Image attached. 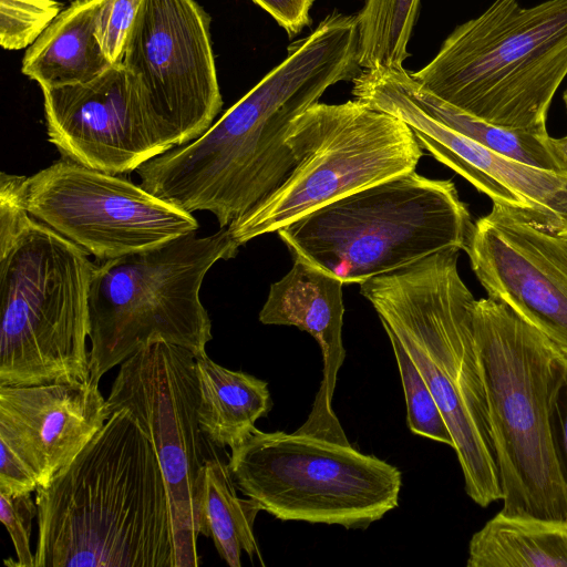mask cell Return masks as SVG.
<instances>
[{
	"label": "cell",
	"mask_w": 567,
	"mask_h": 567,
	"mask_svg": "<svg viewBox=\"0 0 567 567\" xmlns=\"http://www.w3.org/2000/svg\"><path fill=\"white\" fill-rule=\"evenodd\" d=\"M545 144L560 171L567 173V136L556 138L548 135Z\"/></svg>",
	"instance_id": "1f68e13d"
},
{
	"label": "cell",
	"mask_w": 567,
	"mask_h": 567,
	"mask_svg": "<svg viewBox=\"0 0 567 567\" xmlns=\"http://www.w3.org/2000/svg\"><path fill=\"white\" fill-rule=\"evenodd\" d=\"M420 6L421 0H365L355 16L360 68L404 69Z\"/></svg>",
	"instance_id": "cb8c5ba5"
},
{
	"label": "cell",
	"mask_w": 567,
	"mask_h": 567,
	"mask_svg": "<svg viewBox=\"0 0 567 567\" xmlns=\"http://www.w3.org/2000/svg\"><path fill=\"white\" fill-rule=\"evenodd\" d=\"M38 516V507L31 493L9 496L0 493V520L6 526L17 560H4L6 565L18 567H35V555L31 550L30 537L32 522Z\"/></svg>",
	"instance_id": "83f0119b"
},
{
	"label": "cell",
	"mask_w": 567,
	"mask_h": 567,
	"mask_svg": "<svg viewBox=\"0 0 567 567\" xmlns=\"http://www.w3.org/2000/svg\"><path fill=\"white\" fill-rule=\"evenodd\" d=\"M240 246L228 227L101 261L89 289L90 379L101 378L150 341L206 352L212 321L199 291L208 270Z\"/></svg>",
	"instance_id": "ba28073f"
},
{
	"label": "cell",
	"mask_w": 567,
	"mask_h": 567,
	"mask_svg": "<svg viewBox=\"0 0 567 567\" xmlns=\"http://www.w3.org/2000/svg\"><path fill=\"white\" fill-rule=\"evenodd\" d=\"M260 511L255 499L237 496L228 465L217 455L205 463L197 488L198 533L213 539L228 566L240 567L243 551L265 565L254 534Z\"/></svg>",
	"instance_id": "7402d4cb"
},
{
	"label": "cell",
	"mask_w": 567,
	"mask_h": 567,
	"mask_svg": "<svg viewBox=\"0 0 567 567\" xmlns=\"http://www.w3.org/2000/svg\"><path fill=\"white\" fill-rule=\"evenodd\" d=\"M38 480L30 466L0 441V493L18 496L37 491Z\"/></svg>",
	"instance_id": "f1b7e54d"
},
{
	"label": "cell",
	"mask_w": 567,
	"mask_h": 567,
	"mask_svg": "<svg viewBox=\"0 0 567 567\" xmlns=\"http://www.w3.org/2000/svg\"><path fill=\"white\" fill-rule=\"evenodd\" d=\"M488 297L511 308L567 357V235L493 204L464 249Z\"/></svg>",
	"instance_id": "2e32d148"
},
{
	"label": "cell",
	"mask_w": 567,
	"mask_h": 567,
	"mask_svg": "<svg viewBox=\"0 0 567 567\" xmlns=\"http://www.w3.org/2000/svg\"><path fill=\"white\" fill-rule=\"evenodd\" d=\"M342 286L337 277L293 258L290 271L270 286L259 321L295 326L308 332L321 349L322 381L308 419L296 432L350 443L332 409L338 372L346 358Z\"/></svg>",
	"instance_id": "ac0fdd59"
},
{
	"label": "cell",
	"mask_w": 567,
	"mask_h": 567,
	"mask_svg": "<svg viewBox=\"0 0 567 567\" xmlns=\"http://www.w3.org/2000/svg\"><path fill=\"white\" fill-rule=\"evenodd\" d=\"M473 323L487 396L502 512L567 522L555 413L567 357L503 302L475 300Z\"/></svg>",
	"instance_id": "5b68a950"
},
{
	"label": "cell",
	"mask_w": 567,
	"mask_h": 567,
	"mask_svg": "<svg viewBox=\"0 0 567 567\" xmlns=\"http://www.w3.org/2000/svg\"><path fill=\"white\" fill-rule=\"evenodd\" d=\"M385 333L399 368L410 431L414 435L446 444L453 449L452 434L424 378L398 338L391 332Z\"/></svg>",
	"instance_id": "d4e9b609"
},
{
	"label": "cell",
	"mask_w": 567,
	"mask_h": 567,
	"mask_svg": "<svg viewBox=\"0 0 567 567\" xmlns=\"http://www.w3.org/2000/svg\"><path fill=\"white\" fill-rule=\"evenodd\" d=\"M287 143L295 155L289 176L228 226L239 246L336 199L415 171L423 155L404 122L355 99L309 106L291 123Z\"/></svg>",
	"instance_id": "9c48e42d"
},
{
	"label": "cell",
	"mask_w": 567,
	"mask_h": 567,
	"mask_svg": "<svg viewBox=\"0 0 567 567\" xmlns=\"http://www.w3.org/2000/svg\"><path fill=\"white\" fill-rule=\"evenodd\" d=\"M563 100H564L566 112H567V89L565 90V92L563 94Z\"/></svg>",
	"instance_id": "d6a6232c"
},
{
	"label": "cell",
	"mask_w": 567,
	"mask_h": 567,
	"mask_svg": "<svg viewBox=\"0 0 567 567\" xmlns=\"http://www.w3.org/2000/svg\"><path fill=\"white\" fill-rule=\"evenodd\" d=\"M467 567H567V522L499 511L474 533Z\"/></svg>",
	"instance_id": "44dd1931"
},
{
	"label": "cell",
	"mask_w": 567,
	"mask_h": 567,
	"mask_svg": "<svg viewBox=\"0 0 567 567\" xmlns=\"http://www.w3.org/2000/svg\"><path fill=\"white\" fill-rule=\"evenodd\" d=\"M102 0H74L28 47L21 72L41 89L84 83L112 64L95 35Z\"/></svg>",
	"instance_id": "d6986e66"
},
{
	"label": "cell",
	"mask_w": 567,
	"mask_h": 567,
	"mask_svg": "<svg viewBox=\"0 0 567 567\" xmlns=\"http://www.w3.org/2000/svg\"><path fill=\"white\" fill-rule=\"evenodd\" d=\"M411 75L468 114L547 136L548 111L567 76V0H494Z\"/></svg>",
	"instance_id": "8992f818"
},
{
	"label": "cell",
	"mask_w": 567,
	"mask_h": 567,
	"mask_svg": "<svg viewBox=\"0 0 567 567\" xmlns=\"http://www.w3.org/2000/svg\"><path fill=\"white\" fill-rule=\"evenodd\" d=\"M56 0H0V44L4 50L30 47L62 11Z\"/></svg>",
	"instance_id": "484cf974"
},
{
	"label": "cell",
	"mask_w": 567,
	"mask_h": 567,
	"mask_svg": "<svg viewBox=\"0 0 567 567\" xmlns=\"http://www.w3.org/2000/svg\"><path fill=\"white\" fill-rule=\"evenodd\" d=\"M19 199L33 217L100 261L155 248L197 231L187 213L121 175L62 157L17 175Z\"/></svg>",
	"instance_id": "7c38bea8"
},
{
	"label": "cell",
	"mask_w": 567,
	"mask_h": 567,
	"mask_svg": "<svg viewBox=\"0 0 567 567\" xmlns=\"http://www.w3.org/2000/svg\"><path fill=\"white\" fill-rule=\"evenodd\" d=\"M210 21L196 0H142L126 42L121 64L173 148L200 136L223 107Z\"/></svg>",
	"instance_id": "4fadbf2b"
},
{
	"label": "cell",
	"mask_w": 567,
	"mask_h": 567,
	"mask_svg": "<svg viewBox=\"0 0 567 567\" xmlns=\"http://www.w3.org/2000/svg\"><path fill=\"white\" fill-rule=\"evenodd\" d=\"M281 27L289 37L297 35L310 23L315 0H251Z\"/></svg>",
	"instance_id": "f546056e"
},
{
	"label": "cell",
	"mask_w": 567,
	"mask_h": 567,
	"mask_svg": "<svg viewBox=\"0 0 567 567\" xmlns=\"http://www.w3.org/2000/svg\"><path fill=\"white\" fill-rule=\"evenodd\" d=\"M196 372L199 426L212 444L231 449L270 411L268 384L251 374L221 367L206 352L196 354Z\"/></svg>",
	"instance_id": "ffe728a7"
},
{
	"label": "cell",
	"mask_w": 567,
	"mask_h": 567,
	"mask_svg": "<svg viewBox=\"0 0 567 567\" xmlns=\"http://www.w3.org/2000/svg\"><path fill=\"white\" fill-rule=\"evenodd\" d=\"M35 493V567H182L163 470L127 410Z\"/></svg>",
	"instance_id": "7a4b0ae2"
},
{
	"label": "cell",
	"mask_w": 567,
	"mask_h": 567,
	"mask_svg": "<svg viewBox=\"0 0 567 567\" xmlns=\"http://www.w3.org/2000/svg\"><path fill=\"white\" fill-rule=\"evenodd\" d=\"M142 0H102L95 24L100 48L112 65L121 64Z\"/></svg>",
	"instance_id": "4316f807"
},
{
	"label": "cell",
	"mask_w": 567,
	"mask_h": 567,
	"mask_svg": "<svg viewBox=\"0 0 567 567\" xmlns=\"http://www.w3.org/2000/svg\"><path fill=\"white\" fill-rule=\"evenodd\" d=\"M352 95L404 122L422 150L487 195L493 204L548 231L567 235V173L522 163L444 125L416 104L394 69L361 72L354 80Z\"/></svg>",
	"instance_id": "5bb4252c"
},
{
	"label": "cell",
	"mask_w": 567,
	"mask_h": 567,
	"mask_svg": "<svg viewBox=\"0 0 567 567\" xmlns=\"http://www.w3.org/2000/svg\"><path fill=\"white\" fill-rule=\"evenodd\" d=\"M96 264L22 206L0 176V385L89 381V289Z\"/></svg>",
	"instance_id": "277c9868"
},
{
	"label": "cell",
	"mask_w": 567,
	"mask_h": 567,
	"mask_svg": "<svg viewBox=\"0 0 567 567\" xmlns=\"http://www.w3.org/2000/svg\"><path fill=\"white\" fill-rule=\"evenodd\" d=\"M555 443L560 471L567 486V375L556 404Z\"/></svg>",
	"instance_id": "4dcf8cb0"
},
{
	"label": "cell",
	"mask_w": 567,
	"mask_h": 567,
	"mask_svg": "<svg viewBox=\"0 0 567 567\" xmlns=\"http://www.w3.org/2000/svg\"><path fill=\"white\" fill-rule=\"evenodd\" d=\"M395 75L409 95L429 115L474 142L534 167L561 172L548 152L545 138L530 132L486 122L443 101L417 83L405 69ZM564 173V172H561Z\"/></svg>",
	"instance_id": "603a6c76"
},
{
	"label": "cell",
	"mask_w": 567,
	"mask_h": 567,
	"mask_svg": "<svg viewBox=\"0 0 567 567\" xmlns=\"http://www.w3.org/2000/svg\"><path fill=\"white\" fill-rule=\"evenodd\" d=\"M450 248L360 284V293L393 333L432 392L453 437L467 496L485 508L502 499L482 365L475 298Z\"/></svg>",
	"instance_id": "3957f363"
},
{
	"label": "cell",
	"mask_w": 567,
	"mask_h": 567,
	"mask_svg": "<svg viewBox=\"0 0 567 567\" xmlns=\"http://www.w3.org/2000/svg\"><path fill=\"white\" fill-rule=\"evenodd\" d=\"M359 68L355 16L329 13L200 136L138 166L141 186L187 213L209 212L228 227L289 176L295 118Z\"/></svg>",
	"instance_id": "6da1fadb"
},
{
	"label": "cell",
	"mask_w": 567,
	"mask_h": 567,
	"mask_svg": "<svg viewBox=\"0 0 567 567\" xmlns=\"http://www.w3.org/2000/svg\"><path fill=\"white\" fill-rule=\"evenodd\" d=\"M41 90L48 140L64 158L122 175L173 148L123 64L89 82Z\"/></svg>",
	"instance_id": "9a60e30c"
},
{
	"label": "cell",
	"mask_w": 567,
	"mask_h": 567,
	"mask_svg": "<svg viewBox=\"0 0 567 567\" xmlns=\"http://www.w3.org/2000/svg\"><path fill=\"white\" fill-rule=\"evenodd\" d=\"M111 413L92 380L0 385V441L30 466L40 486L83 450Z\"/></svg>",
	"instance_id": "e0dca14e"
},
{
	"label": "cell",
	"mask_w": 567,
	"mask_h": 567,
	"mask_svg": "<svg viewBox=\"0 0 567 567\" xmlns=\"http://www.w3.org/2000/svg\"><path fill=\"white\" fill-rule=\"evenodd\" d=\"M230 450L236 488L280 520L365 529L399 503V468L350 443L255 427Z\"/></svg>",
	"instance_id": "30bf717a"
},
{
	"label": "cell",
	"mask_w": 567,
	"mask_h": 567,
	"mask_svg": "<svg viewBox=\"0 0 567 567\" xmlns=\"http://www.w3.org/2000/svg\"><path fill=\"white\" fill-rule=\"evenodd\" d=\"M107 401L125 409L150 440L173 504L182 567L200 565L197 488L205 463L216 456L198 421L196 353L159 339L120 364Z\"/></svg>",
	"instance_id": "8fae6325"
},
{
	"label": "cell",
	"mask_w": 567,
	"mask_h": 567,
	"mask_svg": "<svg viewBox=\"0 0 567 567\" xmlns=\"http://www.w3.org/2000/svg\"><path fill=\"white\" fill-rule=\"evenodd\" d=\"M473 221L451 181L415 171L336 199L279 229L293 258L362 284L433 254L465 249Z\"/></svg>",
	"instance_id": "52a82bcc"
}]
</instances>
